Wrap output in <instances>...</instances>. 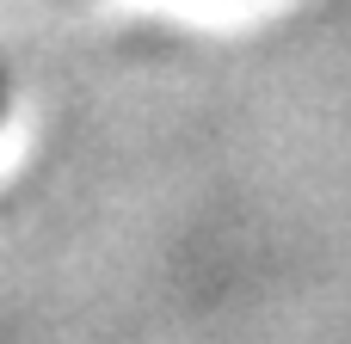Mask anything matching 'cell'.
<instances>
[{"mask_svg": "<svg viewBox=\"0 0 351 344\" xmlns=\"http://www.w3.org/2000/svg\"><path fill=\"white\" fill-rule=\"evenodd\" d=\"M0 105H6V86H0Z\"/></svg>", "mask_w": 351, "mask_h": 344, "instance_id": "1", "label": "cell"}]
</instances>
